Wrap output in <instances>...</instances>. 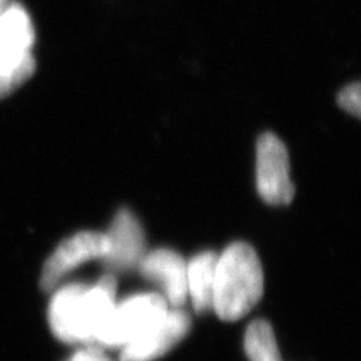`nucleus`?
<instances>
[{"label": "nucleus", "instance_id": "nucleus-1", "mask_svg": "<svg viewBox=\"0 0 361 361\" xmlns=\"http://www.w3.org/2000/svg\"><path fill=\"white\" fill-rule=\"evenodd\" d=\"M49 324L56 338L68 345H95L116 306V280L106 274L94 286L68 283L53 289Z\"/></svg>", "mask_w": 361, "mask_h": 361}, {"label": "nucleus", "instance_id": "nucleus-2", "mask_svg": "<svg viewBox=\"0 0 361 361\" xmlns=\"http://www.w3.org/2000/svg\"><path fill=\"white\" fill-rule=\"evenodd\" d=\"M264 293V271L252 245L236 241L217 256L212 310L223 321H238Z\"/></svg>", "mask_w": 361, "mask_h": 361}, {"label": "nucleus", "instance_id": "nucleus-3", "mask_svg": "<svg viewBox=\"0 0 361 361\" xmlns=\"http://www.w3.org/2000/svg\"><path fill=\"white\" fill-rule=\"evenodd\" d=\"M171 309L160 293H139L116 302L95 345L103 349H122L160 321Z\"/></svg>", "mask_w": 361, "mask_h": 361}, {"label": "nucleus", "instance_id": "nucleus-4", "mask_svg": "<svg viewBox=\"0 0 361 361\" xmlns=\"http://www.w3.org/2000/svg\"><path fill=\"white\" fill-rule=\"evenodd\" d=\"M256 187L269 205H289L295 196L288 149L273 133L261 134L256 143Z\"/></svg>", "mask_w": 361, "mask_h": 361}, {"label": "nucleus", "instance_id": "nucleus-5", "mask_svg": "<svg viewBox=\"0 0 361 361\" xmlns=\"http://www.w3.org/2000/svg\"><path fill=\"white\" fill-rule=\"evenodd\" d=\"M106 247V235L101 232L83 231L66 238L45 261L39 280L41 289L51 292L77 267L103 257Z\"/></svg>", "mask_w": 361, "mask_h": 361}, {"label": "nucleus", "instance_id": "nucleus-6", "mask_svg": "<svg viewBox=\"0 0 361 361\" xmlns=\"http://www.w3.org/2000/svg\"><path fill=\"white\" fill-rule=\"evenodd\" d=\"M190 314L183 309H169L143 334L121 349L119 361H154L166 355L188 334Z\"/></svg>", "mask_w": 361, "mask_h": 361}, {"label": "nucleus", "instance_id": "nucleus-7", "mask_svg": "<svg viewBox=\"0 0 361 361\" xmlns=\"http://www.w3.org/2000/svg\"><path fill=\"white\" fill-rule=\"evenodd\" d=\"M106 235V253L101 261L109 271L121 273L137 268L146 253V238L140 221L128 209H119Z\"/></svg>", "mask_w": 361, "mask_h": 361}, {"label": "nucleus", "instance_id": "nucleus-8", "mask_svg": "<svg viewBox=\"0 0 361 361\" xmlns=\"http://www.w3.org/2000/svg\"><path fill=\"white\" fill-rule=\"evenodd\" d=\"M140 274L151 280L161 292L171 309H183L187 297V262L178 252L171 248H157L145 253L137 265Z\"/></svg>", "mask_w": 361, "mask_h": 361}, {"label": "nucleus", "instance_id": "nucleus-9", "mask_svg": "<svg viewBox=\"0 0 361 361\" xmlns=\"http://www.w3.org/2000/svg\"><path fill=\"white\" fill-rule=\"evenodd\" d=\"M35 30L26 9L6 5L0 13V59H14L30 53Z\"/></svg>", "mask_w": 361, "mask_h": 361}, {"label": "nucleus", "instance_id": "nucleus-10", "mask_svg": "<svg viewBox=\"0 0 361 361\" xmlns=\"http://www.w3.org/2000/svg\"><path fill=\"white\" fill-rule=\"evenodd\" d=\"M217 253L202 252L187 262V297L197 313L212 309Z\"/></svg>", "mask_w": 361, "mask_h": 361}, {"label": "nucleus", "instance_id": "nucleus-11", "mask_svg": "<svg viewBox=\"0 0 361 361\" xmlns=\"http://www.w3.org/2000/svg\"><path fill=\"white\" fill-rule=\"evenodd\" d=\"M244 349L250 361H281L276 336L267 321H253L245 331Z\"/></svg>", "mask_w": 361, "mask_h": 361}, {"label": "nucleus", "instance_id": "nucleus-12", "mask_svg": "<svg viewBox=\"0 0 361 361\" xmlns=\"http://www.w3.org/2000/svg\"><path fill=\"white\" fill-rule=\"evenodd\" d=\"M35 65L32 53L14 59H0V98L9 95L30 78Z\"/></svg>", "mask_w": 361, "mask_h": 361}, {"label": "nucleus", "instance_id": "nucleus-13", "mask_svg": "<svg viewBox=\"0 0 361 361\" xmlns=\"http://www.w3.org/2000/svg\"><path fill=\"white\" fill-rule=\"evenodd\" d=\"M361 94H360V83L348 85L341 90V94L337 95V103L343 110L351 113L354 116H360L361 109Z\"/></svg>", "mask_w": 361, "mask_h": 361}, {"label": "nucleus", "instance_id": "nucleus-14", "mask_svg": "<svg viewBox=\"0 0 361 361\" xmlns=\"http://www.w3.org/2000/svg\"><path fill=\"white\" fill-rule=\"evenodd\" d=\"M66 361H113L103 348L97 345H85L75 351Z\"/></svg>", "mask_w": 361, "mask_h": 361}, {"label": "nucleus", "instance_id": "nucleus-15", "mask_svg": "<svg viewBox=\"0 0 361 361\" xmlns=\"http://www.w3.org/2000/svg\"><path fill=\"white\" fill-rule=\"evenodd\" d=\"M5 6H6V0H0V13H2Z\"/></svg>", "mask_w": 361, "mask_h": 361}]
</instances>
